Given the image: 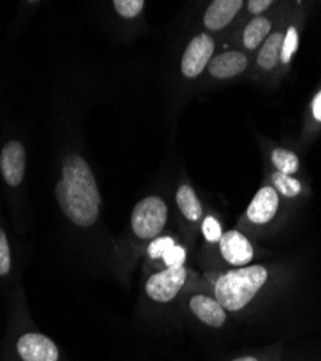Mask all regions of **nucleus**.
I'll return each mask as SVG.
<instances>
[{"label": "nucleus", "mask_w": 321, "mask_h": 361, "mask_svg": "<svg viewBox=\"0 0 321 361\" xmlns=\"http://www.w3.org/2000/svg\"><path fill=\"white\" fill-rule=\"evenodd\" d=\"M56 202L64 216L80 228L93 227L100 217L102 195L96 178L81 157L63 161V178L55 187Z\"/></svg>", "instance_id": "1"}, {"label": "nucleus", "mask_w": 321, "mask_h": 361, "mask_svg": "<svg viewBox=\"0 0 321 361\" xmlns=\"http://www.w3.org/2000/svg\"><path fill=\"white\" fill-rule=\"evenodd\" d=\"M267 281L268 270L265 266L236 267L217 278L214 282V298L226 312H239L252 302Z\"/></svg>", "instance_id": "2"}, {"label": "nucleus", "mask_w": 321, "mask_h": 361, "mask_svg": "<svg viewBox=\"0 0 321 361\" xmlns=\"http://www.w3.org/2000/svg\"><path fill=\"white\" fill-rule=\"evenodd\" d=\"M9 336L6 361H71L51 337L34 325L18 324Z\"/></svg>", "instance_id": "3"}, {"label": "nucleus", "mask_w": 321, "mask_h": 361, "mask_svg": "<svg viewBox=\"0 0 321 361\" xmlns=\"http://www.w3.org/2000/svg\"><path fill=\"white\" fill-rule=\"evenodd\" d=\"M168 223V207L161 197H147L139 201L131 216V228L140 242H152Z\"/></svg>", "instance_id": "4"}, {"label": "nucleus", "mask_w": 321, "mask_h": 361, "mask_svg": "<svg viewBox=\"0 0 321 361\" xmlns=\"http://www.w3.org/2000/svg\"><path fill=\"white\" fill-rule=\"evenodd\" d=\"M187 278L188 269L186 266L164 267L150 275L145 282V293L157 304H169L178 296L187 283Z\"/></svg>", "instance_id": "5"}, {"label": "nucleus", "mask_w": 321, "mask_h": 361, "mask_svg": "<svg viewBox=\"0 0 321 361\" xmlns=\"http://www.w3.org/2000/svg\"><path fill=\"white\" fill-rule=\"evenodd\" d=\"M214 41L207 34H200L187 47L183 55L181 71L188 78L198 77L212 61Z\"/></svg>", "instance_id": "6"}, {"label": "nucleus", "mask_w": 321, "mask_h": 361, "mask_svg": "<svg viewBox=\"0 0 321 361\" xmlns=\"http://www.w3.org/2000/svg\"><path fill=\"white\" fill-rule=\"evenodd\" d=\"M219 249L222 257L229 264L236 267L248 266L255 255L253 246L248 237L238 230H229L223 233L219 242Z\"/></svg>", "instance_id": "7"}, {"label": "nucleus", "mask_w": 321, "mask_h": 361, "mask_svg": "<svg viewBox=\"0 0 321 361\" xmlns=\"http://www.w3.org/2000/svg\"><path fill=\"white\" fill-rule=\"evenodd\" d=\"M188 310L204 325L222 328L226 324L227 312L217 302V299L204 293H194L188 299Z\"/></svg>", "instance_id": "8"}, {"label": "nucleus", "mask_w": 321, "mask_h": 361, "mask_svg": "<svg viewBox=\"0 0 321 361\" xmlns=\"http://www.w3.org/2000/svg\"><path fill=\"white\" fill-rule=\"evenodd\" d=\"M25 147L18 140L8 142L0 154V171L9 187L20 185L25 175Z\"/></svg>", "instance_id": "9"}, {"label": "nucleus", "mask_w": 321, "mask_h": 361, "mask_svg": "<svg viewBox=\"0 0 321 361\" xmlns=\"http://www.w3.org/2000/svg\"><path fill=\"white\" fill-rule=\"evenodd\" d=\"M278 207L279 198L277 190L272 187H264L256 192V195L250 201L246 209V217L253 224H268L275 217Z\"/></svg>", "instance_id": "10"}, {"label": "nucleus", "mask_w": 321, "mask_h": 361, "mask_svg": "<svg viewBox=\"0 0 321 361\" xmlns=\"http://www.w3.org/2000/svg\"><path fill=\"white\" fill-rule=\"evenodd\" d=\"M248 67V58L239 51H230L220 54L209 63V71L216 78H231L243 73Z\"/></svg>", "instance_id": "11"}, {"label": "nucleus", "mask_w": 321, "mask_h": 361, "mask_svg": "<svg viewBox=\"0 0 321 361\" xmlns=\"http://www.w3.org/2000/svg\"><path fill=\"white\" fill-rule=\"evenodd\" d=\"M242 0H214L204 15V25L210 31H219L227 26L242 9Z\"/></svg>", "instance_id": "12"}, {"label": "nucleus", "mask_w": 321, "mask_h": 361, "mask_svg": "<svg viewBox=\"0 0 321 361\" xmlns=\"http://www.w3.org/2000/svg\"><path fill=\"white\" fill-rule=\"evenodd\" d=\"M175 201H177L180 213L184 216L187 221L198 223L201 220L204 214L202 205L191 187L188 185L180 187L177 191V195H175Z\"/></svg>", "instance_id": "13"}, {"label": "nucleus", "mask_w": 321, "mask_h": 361, "mask_svg": "<svg viewBox=\"0 0 321 361\" xmlns=\"http://www.w3.org/2000/svg\"><path fill=\"white\" fill-rule=\"evenodd\" d=\"M282 41H284V35L279 32L272 34L267 38L264 47H262L258 55L259 67H262L264 70H272L277 66L278 59L281 58Z\"/></svg>", "instance_id": "14"}, {"label": "nucleus", "mask_w": 321, "mask_h": 361, "mask_svg": "<svg viewBox=\"0 0 321 361\" xmlns=\"http://www.w3.org/2000/svg\"><path fill=\"white\" fill-rule=\"evenodd\" d=\"M271 31V22L265 18H253L245 29L243 44L248 49H256Z\"/></svg>", "instance_id": "15"}, {"label": "nucleus", "mask_w": 321, "mask_h": 361, "mask_svg": "<svg viewBox=\"0 0 321 361\" xmlns=\"http://www.w3.org/2000/svg\"><path fill=\"white\" fill-rule=\"evenodd\" d=\"M272 162L278 168V172L291 175L296 173L300 166V161L294 152L288 149H275L272 152Z\"/></svg>", "instance_id": "16"}, {"label": "nucleus", "mask_w": 321, "mask_h": 361, "mask_svg": "<svg viewBox=\"0 0 321 361\" xmlns=\"http://www.w3.org/2000/svg\"><path fill=\"white\" fill-rule=\"evenodd\" d=\"M272 180L275 190L279 191L282 195H285L286 198H294L301 192V184L300 180L296 178H291L289 175L281 173V172H275L272 175Z\"/></svg>", "instance_id": "17"}, {"label": "nucleus", "mask_w": 321, "mask_h": 361, "mask_svg": "<svg viewBox=\"0 0 321 361\" xmlns=\"http://www.w3.org/2000/svg\"><path fill=\"white\" fill-rule=\"evenodd\" d=\"M12 269V256L11 245L5 230L0 227V278H5L11 274Z\"/></svg>", "instance_id": "18"}, {"label": "nucleus", "mask_w": 321, "mask_h": 361, "mask_svg": "<svg viewBox=\"0 0 321 361\" xmlns=\"http://www.w3.org/2000/svg\"><path fill=\"white\" fill-rule=\"evenodd\" d=\"M298 47V32L294 26H289L286 34L284 35L282 41V49H281V61L284 64H288L293 58L294 52L297 51Z\"/></svg>", "instance_id": "19"}, {"label": "nucleus", "mask_w": 321, "mask_h": 361, "mask_svg": "<svg viewBox=\"0 0 321 361\" xmlns=\"http://www.w3.org/2000/svg\"><path fill=\"white\" fill-rule=\"evenodd\" d=\"M175 243V238L171 237V235H159L157 238H154L152 242H150L148 247H147V255L150 259L152 260H161V257L164 256V253L171 247L174 246Z\"/></svg>", "instance_id": "20"}, {"label": "nucleus", "mask_w": 321, "mask_h": 361, "mask_svg": "<svg viewBox=\"0 0 321 361\" xmlns=\"http://www.w3.org/2000/svg\"><path fill=\"white\" fill-rule=\"evenodd\" d=\"M143 0H114L113 6L122 18L132 19L138 16L143 9Z\"/></svg>", "instance_id": "21"}, {"label": "nucleus", "mask_w": 321, "mask_h": 361, "mask_svg": "<svg viewBox=\"0 0 321 361\" xmlns=\"http://www.w3.org/2000/svg\"><path fill=\"white\" fill-rule=\"evenodd\" d=\"M201 231H202L204 238H206V242H209V243H219L222 235H223L222 224L213 216H207L202 220Z\"/></svg>", "instance_id": "22"}, {"label": "nucleus", "mask_w": 321, "mask_h": 361, "mask_svg": "<svg viewBox=\"0 0 321 361\" xmlns=\"http://www.w3.org/2000/svg\"><path fill=\"white\" fill-rule=\"evenodd\" d=\"M161 259H162V263L165 267H180V266H184V263H186L187 250L184 246L175 243L164 253V256Z\"/></svg>", "instance_id": "23"}, {"label": "nucleus", "mask_w": 321, "mask_h": 361, "mask_svg": "<svg viewBox=\"0 0 321 361\" xmlns=\"http://www.w3.org/2000/svg\"><path fill=\"white\" fill-rule=\"evenodd\" d=\"M271 5H272L271 0H250L248 4V8L253 15H259L262 12H265Z\"/></svg>", "instance_id": "24"}, {"label": "nucleus", "mask_w": 321, "mask_h": 361, "mask_svg": "<svg viewBox=\"0 0 321 361\" xmlns=\"http://www.w3.org/2000/svg\"><path fill=\"white\" fill-rule=\"evenodd\" d=\"M313 114L318 122H321V92H318L313 100Z\"/></svg>", "instance_id": "25"}, {"label": "nucleus", "mask_w": 321, "mask_h": 361, "mask_svg": "<svg viewBox=\"0 0 321 361\" xmlns=\"http://www.w3.org/2000/svg\"><path fill=\"white\" fill-rule=\"evenodd\" d=\"M229 361H260V360L255 355H241V357H236V358H231Z\"/></svg>", "instance_id": "26"}]
</instances>
